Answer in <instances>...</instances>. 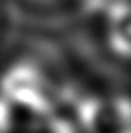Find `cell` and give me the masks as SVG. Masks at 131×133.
I'll use <instances>...</instances> for the list:
<instances>
[{
  "mask_svg": "<svg viewBox=\"0 0 131 133\" xmlns=\"http://www.w3.org/2000/svg\"><path fill=\"white\" fill-rule=\"evenodd\" d=\"M103 34L109 51L131 64V0H118L107 11Z\"/></svg>",
  "mask_w": 131,
  "mask_h": 133,
  "instance_id": "obj_1",
  "label": "cell"
},
{
  "mask_svg": "<svg viewBox=\"0 0 131 133\" xmlns=\"http://www.w3.org/2000/svg\"><path fill=\"white\" fill-rule=\"evenodd\" d=\"M19 2L28 8V10H38V11H51V10H60V8L73 6L81 0H19Z\"/></svg>",
  "mask_w": 131,
  "mask_h": 133,
  "instance_id": "obj_2",
  "label": "cell"
},
{
  "mask_svg": "<svg viewBox=\"0 0 131 133\" xmlns=\"http://www.w3.org/2000/svg\"><path fill=\"white\" fill-rule=\"evenodd\" d=\"M2 28H4V10L0 6V38H2Z\"/></svg>",
  "mask_w": 131,
  "mask_h": 133,
  "instance_id": "obj_3",
  "label": "cell"
}]
</instances>
